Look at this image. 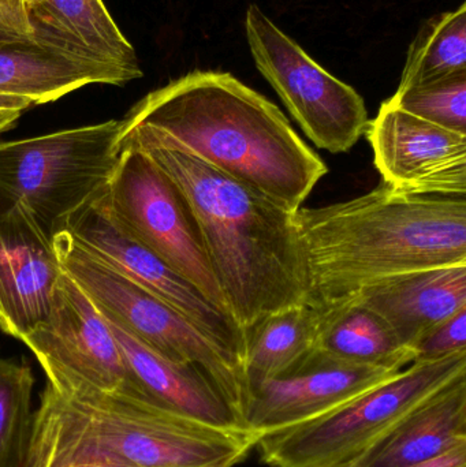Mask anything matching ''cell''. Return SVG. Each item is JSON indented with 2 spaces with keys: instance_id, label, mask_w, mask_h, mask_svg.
I'll list each match as a JSON object with an SVG mask.
<instances>
[{
  "instance_id": "8fae6325",
  "label": "cell",
  "mask_w": 466,
  "mask_h": 467,
  "mask_svg": "<svg viewBox=\"0 0 466 467\" xmlns=\"http://www.w3.org/2000/svg\"><path fill=\"white\" fill-rule=\"evenodd\" d=\"M62 229L68 230L88 252L166 302L243 364L245 332L188 280L118 226L98 196L68 216Z\"/></svg>"
},
{
  "instance_id": "4dcf8cb0",
  "label": "cell",
  "mask_w": 466,
  "mask_h": 467,
  "mask_svg": "<svg viewBox=\"0 0 466 467\" xmlns=\"http://www.w3.org/2000/svg\"><path fill=\"white\" fill-rule=\"evenodd\" d=\"M41 2H43V0H24L25 8H26V10H29V8L40 5Z\"/></svg>"
},
{
  "instance_id": "4316f807",
  "label": "cell",
  "mask_w": 466,
  "mask_h": 467,
  "mask_svg": "<svg viewBox=\"0 0 466 467\" xmlns=\"http://www.w3.org/2000/svg\"><path fill=\"white\" fill-rule=\"evenodd\" d=\"M32 33L24 0H0V38L24 37Z\"/></svg>"
},
{
  "instance_id": "5bb4252c",
  "label": "cell",
  "mask_w": 466,
  "mask_h": 467,
  "mask_svg": "<svg viewBox=\"0 0 466 467\" xmlns=\"http://www.w3.org/2000/svg\"><path fill=\"white\" fill-rule=\"evenodd\" d=\"M402 369L309 362L297 375L267 381L252 392L245 428L260 439L319 419L396 378Z\"/></svg>"
},
{
  "instance_id": "52a82bcc",
  "label": "cell",
  "mask_w": 466,
  "mask_h": 467,
  "mask_svg": "<svg viewBox=\"0 0 466 467\" xmlns=\"http://www.w3.org/2000/svg\"><path fill=\"white\" fill-rule=\"evenodd\" d=\"M122 119L0 142V197L26 208L49 236L111 181Z\"/></svg>"
},
{
  "instance_id": "7a4b0ae2",
  "label": "cell",
  "mask_w": 466,
  "mask_h": 467,
  "mask_svg": "<svg viewBox=\"0 0 466 467\" xmlns=\"http://www.w3.org/2000/svg\"><path fill=\"white\" fill-rule=\"evenodd\" d=\"M123 142L147 152L185 197L227 312L245 337L263 318L311 304L295 213L182 150Z\"/></svg>"
},
{
  "instance_id": "9c48e42d",
  "label": "cell",
  "mask_w": 466,
  "mask_h": 467,
  "mask_svg": "<svg viewBox=\"0 0 466 467\" xmlns=\"http://www.w3.org/2000/svg\"><path fill=\"white\" fill-rule=\"evenodd\" d=\"M245 29L256 67L305 136L328 152H349L371 122L363 98L315 62L257 5L246 11Z\"/></svg>"
},
{
  "instance_id": "ffe728a7",
  "label": "cell",
  "mask_w": 466,
  "mask_h": 467,
  "mask_svg": "<svg viewBox=\"0 0 466 467\" xmlns=\"http://www.w3.org/2000/svg\"><path fill=\"white\" fill-rule=\"evenodd\" d=\"M328 318L311 361L407 368L415 351L399 345L391 329L371 310L342 298L326 305Z\"/></svg>"
},
{
  "instance_id": "44dd1931",
  "label": "cell",
  "mask_w": 466,
  "mask_h": 467,
  "mask_svg": "<svg viewBox=\"0 0 466 467\" xmlns=\"http://www.w3.org/2000/svg\"><path fill=\"white\" fill-rule=\"evenodd\" d=\"M26 13L32 26L49 30L96 59L142 73L133 46L103 0H43Z\"/></svg>"
},
{
  "instance_id": "83f0119b",
  "label": "cell",
  "mask_w": 466,
  "mask_h": 467,
  "mask_svg": "<svg viewBox=\"0 0 466 467\" xmlns=\"http://www.w3.org/2000/svg\"><path fill=\"white\" fill-rule=\"evenodd\" d=\"M22 114L24 111L19 109H0V133L13 128Z\"/></svg>"
},
{
  "instance_id": "5b68a950",
  "label": "cell",
  "mask_w": 466,
  "mask_h": 467,
  "mask_svg": "<svg viewBox=\"0 0 466 467\" xmlns=\"http://www.w3.org/2000/svg\"><path fill=\"white\" fill-rule=\"evenodd\" d=\"M55 392L93 441L129 467H207L245 460L259 441L248 430L216 427L130 391Z\"/></svg>"
},
{
  "instance_id": "603a6c76",
  "label": "cell",
  "mask_w": 466,
  "mask_h": 467,
  "mask_svg": "<svg viewBox=\"0 0 466 467\" xmlns=\"http://www.w3.org/2000/svg\"><path fill=\"white\" fill-rule=\"evenodd\" d=\"M466 73V5L424 22L408 51L397 92Z\"/></svg>"
},
{
  "instance_id": "d6986e66",
  "label": "cell",
  "mask_w": 466,
  "mask_h": 467,
  "mask_svg": "<svg viewBox=\"0 0 466 467\" xmlns=\"http://www.w3.org/2000/svg\"><path fill=\"white\" fill-rule=\"evenodd\" d=\"M327 318L326 305L304 304L252 327L243 356L249 394L267 381L300 373L316 353Z\"/></svg>"
},
{
  "instance_id": "2e32d148",
  "label": "cell",
  "mask_w": 466,
  "mask_h": 467,
  "mask_svg": "<svg viewBox=\"0 0 466 467\" xmlns=\"http://www.w3.org/2000/svg\"><path fill=\"white\" fill-rule=\"evenodd\" d=\"M347 299L382 318L399 345L415 351L427 335L466 309V265L388 277Z\"/></svg>"
},
{
  "instance_id": "277c9868",
  "label": "cell",
  "mask_w": 466,
  "mask_h": 467,
  "mask_svg": "<svg viewBox=\"0 0 466 467\" xmlns=\"http://www.w3.org/2000/svg\"><path fill=\"white\" fill-rule=\"evenodd\" d=\"M52 244L60 269L87 293L104 317L171 361L199 368L245 428L251 394L238 357L216 345L166 302L88 252L68 230L55 233Z\"/></svg>"
},
{
  "instance_id": "f546056e",
  "label": "cell",
  "mask_w": 466,
  "mask_h": 467,
  "mask_svg": "<svg viewBox=\"0 0 466 467\" xmlns=\"http://www.w3.org/2000/svg\"><path fill=\"white\" fill-rule=\"evenodd\" d=\"M243 458H232V460L222 461V462L215 463V465H211L207 467H234L238 465V463L243 462Z\"/></svg>"
},
{
  "instance_id": "3957f363",
  "label": "cell",
  "mask_w": 466,
  "mask_h": 467,
  "mask_svg": "<svg viewBox=\"0 0 466 467\" xmlns=\"http://www.w3.org/2000/svg\"><path fill=\"white\" fill-rule=\"evenodd\" d=\"M295 223L315 305L388 277L466 265V199L410 196L382 182L347 202L300 208Z\"/></svg>"
},
{
  "instance_id": "6da1fadb",
  "label": "cell",
  "mask_w": 466,
  "mask_h": 467,
  "mask_svg": "<svg viewBox=\"0 0 466 467\" xmlns=\"http://www.w3.org/2000/svg\"><path fill=\"white\" fill-rule=\"evenodd\" d=\"M123 140L189 153L293 213L328 172L275 104L219 71L148 93L123 118Z\"/></svg>"
},
{
  "instance_id": "9a60e30c",
  "label": "cell",
  "mask_w": 466,
  "mask_h": 467,
  "mask_svg": "<svg viewBox=\"0 0 466 467\" xmlns=\"http://www.w3.org/2000/svg\"><path fill=\"white\" fill-rule=\"evenodd\" d=\"M62 269L52 238L19 204L0 211V328L21 339L48 315Z\"/></svg>"
},
{
  "instance_id": "4fadbf2b",
  "label": "cell",
  "mask_w": 466,
  "mask_h": 467,
  "mask_svg": "<svg viewBox=\"0 0 466 467\" xmlns=\"http://www.w3.org/2000/svg\"><path fill=\"white\" fill-rule=\"evenodd\" d=\"M142 73L96 59L43 27L24 37L0 38V96L33 106L59 100L87 85H122Z\"/></svg>"
},
{
  "instance_id": "30bf717a",
  "label": "cell",
  "mask_w": 466,
  "mask_h": 467,
  "mask_svg": "<svg viewBox=\"0 0 466 467\" xmlns=\"http://www.w3.org/2000/svg\"><path fill=\"white\" fill-rule=\"evenodd\" d=\"M19 340L35 354L55 389H128V369L109 321L63 271L48 315Z\"/></svg>"
},
{
  "instance_id": "e0dca14e",
  "label": "cell",
  "mask_w": 466,
  "mask_h": 467,
  "mask_svg": "<svg viewBox=\"0 0 466 467\" xmlns=\"http://www.w3.org/2000/svg\"><path fill=\"white\" fill-rule=\"evenodd\" d=\"M109 321L129 373V389L170 410L221 428L238 424L210 379L193 365L180 364L161 356L122 327Z\"/></svg>"
},
{
  "instance_id": "d4e9b609",
  "label": "cell",
  "mask_w": 466,
  "mask_h": 467,
  "mask_svg": "<svg viewBox=\"0 0 466 467\" xmlns=\"http://www.w3.org/2000/svg\"><path fill=\"white\" fill-rule=\"evenodd\" d=\"M388 101L427 122L466 134V73L396 92Z\"/></svg>"
},
{
  "instance_id": "ac0fdd59",
  "label": "cell",
  "mask_w": 466,
  "mask_h": 467,
  "mask_svg": "<svg viewBox=\"0 0 466 467\" xmlns=\"http://www.w3.org/2000/svg\"><path fill=\"white\" fill-rule=\"evenodd\" d=\"M466 444V376L358 454L360 467H410Z\"/></svg>"
},
{
  "instance_id": "7402d4cb",
  "label": "cell",
  "mask_w": 466,
  "mask_h": 467,
  "mask_svg": "<svg viewBox=\"0 0 466 467\" xmlns=\"http://www.w3.org/2000/svg\"><path fill=\"white\" fill-rule=\"evenodd\" d=\"M22 467H129L104 451L47 384Z\"/></svg>"
},
{
  "instance_id": "f1b7e54d",
  "label": "cell",
  "mask_w": 466,
  "mask_h": 467,
  "mask_svg": "<svg viewBox=\"0 0 466 467\" xmlns=\"http://www.w3.org/2000/svg\"><path fill=\"white\" fill-rule=\"evenodd\" d=\"M33 104L29 100L19 98H8V96H0V109H19L26 111Z\"/></svg>"
},
{
  "instance_id": "484cf974",
  "label": "cell",
  "mask_w": 466,
  "mask_h": 467,
  "mask_svg": "<svg viewBox=\"0 0 466 467\" xmlns=\"http://www.w3.org/2000/svg\"><path fill=\"white\" fill-rule=\"evenodd\" d=\"M466 351V309L427 335L415 348V359H435Z\"/></svg>"
},
{
  "instance_id": "7c38bea8",
  "label": "cell",
  "mask_w": 466,
  "mask_h": 467,
  "mask_svg": "<svg viewBox=\"0 0 466 467\" xmlns=\"http://www.w3.org/2000/svg\"><path fill=\"white\" fill-rule=\"evenodd\" d=\"M366 136L382 182L397 193L466 199V134L386 100Z\"/></svg>"
},
{
  "instance_id": "ba28073f",
  "label": "cell",
  "mask_w": 466,
  "mask_h": 467,
  "mask_svg": "<svg viewBox=\"0 0 466 467\" xmlns=\"http://www.w3.org/2000/svg\"><path fill=\"white\" fill-rule=\"evenodd\" d=\"M98 199L118 226L229 315L185 197L147 152L123 142L114 175Z\"/></svg>"
},
{
  "instance_id": "8992f818",
  "label": "cell",
  "mask_w": 466,
  "mask_h": 467,
  "mask_svg": "<svg viewBox=\"0 0 466 467\" xmlns=\"http://www.w3.org/2000/svg\"><path fill=\"white\" fill-rule=\"evenodd\" d=\"M466 376V351L415 359L396 378L319 419L270 433L254 449L268 467H320L374 446L413 411Z\"/></svg>"
},
{
  "instance_id": "cb8c5ba5",
  "label": "cell",
  "mask_w": 466,
  "mask_h": 467,
  "mask_svg": "<svg viewBox=\"0 0 466 467\" xmlns=\"http://www.w3.org/2000/svg\"><path fill=\"white\" fill-rule=\"evenodd\" d=\"M35 376L22 362L0 358V467H22L32 438Z\"/></svg>"
}]
</instances>
